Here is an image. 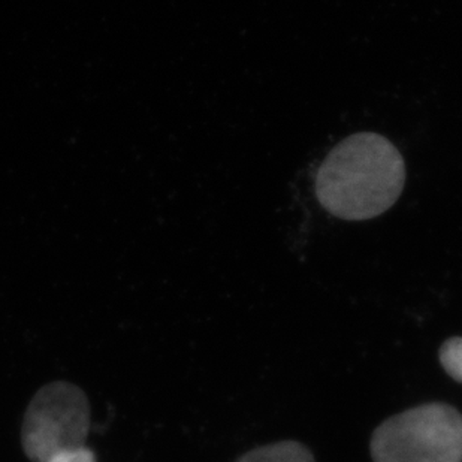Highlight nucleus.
<instances>
[{
	"label": "nucleus",
	"mask_w": 462,
	"mask_h": 462,
	"mask_svg": "<svg viewBox=\"0 0 462 462\" xmlns=\"http://www.w3.org/2000/svg\"><path fill=\"white\" fill-rule=\"evenodd\" d=\"M236 462H316L306 446L300 441H280L250 450Z\"/></svg>",
	"instance_id": "20e7f679"
},
{
	"label": "nucleus",
	"mask_w": 462,
	"mask_h": 462,
	"mask_svg": "<svg viewBox=\"0 0 462 462\" xmlns=\"http://www.w3.org/2000/svg\"><path fill=\"white\" fill-rule=\"evenodd\" d=\"M49 462H97V457L93 454V450L83 446V448H77V449L60 452L56 457H52Z\"/></svg>",
	"instance_id": "423d86ee"
},
{
	"label": "nucleus",
	"mask_w": 462,
	"mask_h": 462,
	"mask_svg": "<svg viewBox=\"0 0 462 462\" xmlns=\"http://www.w3.org/2000/svg\"><path fill=\"white\" fill-rule=\"evenodd\" d=\"M92 427L86 393L68 382L45 384L32 398L22 427V445L32 462H49L86 446Z\"/></svg>",
	"instance_id": "7ed1b4c3"
},
{
	"label": "nucleus",
	"mask_w": 462,
	"mask_h": 462,
	"mask_svg": "<svg viewBox=\"0 0 462 462\" xmlns=\"http://www.w3.org/2000/svg\"><path fill=\"white\" fill-rule=\"evenodd\" d=\"M374 462H462V414L431 402L395 414L371 437Z\"/></svg>",
	"instance_id": "f03ea898"
},
{
	"label": "nucleus",
	"mask_w": 462,
	"mask_h": 462,
	"mask_svg": "<svg viewBox=\"0 0 462 462\" xmlns=\"http://www.w3.org/2000/svg\"><path fill=\"white\" fill-rule=\"evenodd\" d=\"M440 362L446 373L462 383V337H454L441 346Z\"/></svg>",
	"instance_id": "39448f33"
},
{
	"label": "nucleus",
	"mask_w": 462,
	"mask_h": 462,
	"mask_svg": "<svg viewBox=\"0 0 462 462\" xmlns=\"http://www.w3.org/2000/svg\"><path fill=\"white\" fill-rule=\"evenodd\" d=\"M406 166L397 147L374 132L341 141L322 162L316 177L320 206L343 220L374 218L402 197Z\"/></svg>",
	"instance_id": "f257e3e1"
}]
</instances>
